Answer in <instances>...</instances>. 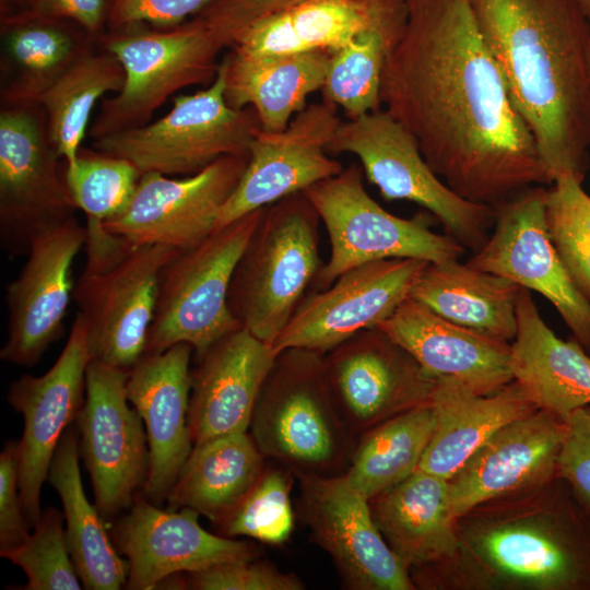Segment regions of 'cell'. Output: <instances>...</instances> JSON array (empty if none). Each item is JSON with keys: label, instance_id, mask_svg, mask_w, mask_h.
I'll use <instances>...</instances> for the list:
<instances>
[{"label": "cell", "instance_id": "9c48e42d", "mask_svg": "<svg viewBox=\"0 0 590 590\" xmlns=\"http://www.w3.org/2000/svg\"><path fill=\"white\" fill-rule=\"evenodd\" d=\"M223 60L214 81L194 94L174 98L158 120L94 139L93 149L132 162L142 173L197 174L222 156L248 155L261 129L251 107L225 101Z\"/></svg>", "mask_w": 590, "mask_h": 590}, {"label": "cell", "instance_id": "cb8c5ba5", "mask_svg": "<svg viewBox=\"0 0 590 590\" xmlns=\"http://www.w3.org/2000/svg\"><path fill=\"white\" fill-rule=\"evenodd\" d=\"M193 349L181 342L144 354L129 370L126 389L145 426L150 471L142 495L153 504L167 498L193 448L188 422Z\"/></svg>", "mask_w": 590, "mask_h": 590}, {"label": "cell", "instance_id": "836d02e7", "mask_svg": "<svg viewBox=\"0 0 590 590\" xmlns=\"http://www.w3.org/2000/svg\"><path fill=\"white\" fill-rule=\"evenodd\" d=\"M264 458L248 432L193 445L167 495V508H191L220 523L257 483Z\"/></svg>", "mask_w": 590, "mask_h": 590}, {"label": "cell", "instance_id": "ba28073f", "mask_svg": "<svg viewBox=\"0 0 590 590\" xmlns=\"http://www.w3.org/2000/svg\"><path fill=\"white\" fill-rule=\"evenodd\" d=\"M329 154L357 156L364 175L389 201L406 200L429 211L451 236L473 253L494 225V208L470 202L432 169L413 134L386 109L341 121Z\"/></svg>", "mask_w": 590, "mask_h": 590}, {"label": "cell", "instance_id": "8fae6325", "mask_svg": "<svg viewBox=\"0 0 590 590\" xmlns=\"http://www.w3.org/2000/svg\"><path fill=\"white\" fill-rule=\"evenodd\" d=\"M40 104L1 107L0 237L11 255H27L40 232L78 209Z\"/></svg>", "mask_w": 590, "mask_h": 590}, {"label": "cell", "instance_id": "ffe728a7", "mask_svg": "<svg viewBox=\"0 0 590 590\" xmlns=\"http://www.w3.org/2000/svg\"><path fill=\"white\" fill-rule=\"evenodd\" d=\"M341 121L338 107L321 101L307 105L281 131L260 130L249 148L245 172L220 211L214 232L341 173L343 166L328 153Z\"/></svg>", "mask_w": 590, "mask_h": 590}, {"label": "cell", "instance_id": "1f68e13d", "mask_svg": "<svg viewBox=\"0 0 590 590\" xmlns=\"http://www.w3.org/2000/svg\"><path fill=\"white\" fill-rule=\"evenodd\" d=\"M329 50L280 55H246L232 50L223 58L226 103L256 110L261 129L278 132L320 91L331 57Z\"/></svg>", "mask_w": 590, "mask_h": 590}, {"label": "cell", "instance_id": "603a6c76", "mask_svg": "<svg viewBox=\"0 0 590 590\" xmlns=\"http://www.w3.org/2000/svg\"><path fill=\"white\" fill-rule=\"evenodd\" d=\"M563 434L564 420L541 409L500 427L448 480L452 516L554 477Z\"/></svg>", "mask_w": 590, "mask_h": 590}, {"label": "cell", "instance_id": "9a60e30c", "mask_svg": "<svg viewBox=\"0 0 590 590\" xmlns=\"http://www.w3.org/2000/svg\"><path fill=\"white\" fill-rule=\"evenodd\" d=\"M180 252L160 244L138 246L103 270H84L72 296L93 361L130 370L144 355L161 272Z\"/></svg>", "mask_w": 590, "mask_h": 590}, {"label": "cell", "instance_id": "52a82bcc", "mask_svg": "<svg viewBox=\"0 0 590 590\" xmlns=\"http://www.w3.org/2000/svg\"><path fill=\"white\" fill-rule=\"evenodd\" d=\"M133 25L108 32L103 49L125 72L121 90L103 101L90 134L97 139L144 126L175 92L216 78L223 42L197 17L186 24L150 31Z\"/></svg>", "mask_w": 590, "mask_h": 590}, {"label": "cell", "instance_id": "484cf974", "mask_svg": "<svg viewBox=\"0 0 590 590\" xmlns=\"http://www.w3.org/2000/svg\"><path fill=\"white\" fill-rule=\"evenodd\" d=\"M276 357L272 345L240 328L215 342L191 370L188 422L193 445L248 432Z\"/></svg>", "mask_w": 590, "mask_h": 590}, {"label": "cell", "instance_id": "6da1fadb", "mask_svg": "<svg viewBox=\"0 0 590 590\" xmlns=\"http://www.w3.org/2000/svg\"><path fill=\"white\" fill-rule=\"evenodd\" d=\"M403 33L389 52L381 102L416 139L458 196L495 208L533 186H551L479 28L471 0H405Z\"/></svg>", "mask_w": 590, "mask_h": 590}, {"label": "cell", "instance_id": "44dd1931", "mask_svg": "<svg viewBox=\"0 0 590 590\" xmlns=\"http://www.w3.org/2000/svg\"><path fill=\"white\" fill-rule=\"evenodd\" d=\"M86 235V227L72 216L34 237L27 260L5 290L9 319L2 361L34 366L60 338L74 288L72 264Z\"/></svg>", "mask_w": 590, "mask_h": 590}, {"label": "cell", "instance_id": "7c38bea8", "mask_svg": "<svg viewBox=\"0 0 590 590\" xmlns=\"http://www.w3.org/2000/svg\"><path fill=\"white\" fill-rule=\"evenodd\" d=\"M128 375L129 370L91 359L76 418L80 456L104 521L131 507L150 471L143 421L127 397Z\"/></svg>", "mask_w": 590, "mask_h": 590}, {"label": "cell", "instance_id": "c3c4849f", "mask_svg": "<svg viewBox=\"0 0 590 590\" xmlns=\"http://www.w3.org/2000/svg\"><path fill=\"white\" fill-rule=\"evenodd\" d=\"M110 0H33L25 12L75 23L99 39L108 20Z\"/></svg>", "mask_w": 590, "mask_h": 590}, {"label": "cell", "instance_id": "8d00e7d4", "mask_svg": "<svg viewBox=\"0 0 590 590\" xmlns=\"http://www.w3.org/2000/svg\"><path fill=\"white\" fill-rule=\"evenodd\" d=\"M125 72L118 59L101 48L91 49L76 60L43 95L50 140L67 167L75 164L80 144L97 101L106 93H118Z\"/></svg>", "mask_w": 590, "mask_h": 590}, {"label": "cell", "instance_id": "5bb4252c", "mask_svg": "<svg viewBox=\"0 0 590 590\" xmlns=\"http://www.w3.org/2000/svg\"><path fill=\"white\" fill-rule=\"evenodd\" d=\"M546 191V186H533L496 205L486 243L467 263L544 296L590 354V302L573 282L550 238Z\"/></svg>", "mask_w": 590, "mask_h": 590}, {"label": "cell", "instance_id": "681fc988", "mask_svg": "<svg viewBox=\"0 0 590 590\" xmlns=\"http://www.w3.org/2000/svg\"><path fill=\"white\" fill-rule=\"evenodd\" d=\"M33 0H0L1 16L7 17L25 12Z\"/></svg>", "mask_w": 590, "mask_h": 590}, {"label": "cell", "instance_id": "ee69618b", "mask_svg": "<svg viewBox=\"0 0 590 590\" xmlns=\"http://www.w3.org/2000/svg\"><path fill=\"white\" fill-rule=\"evenodd\" d=\"M556 476L590 507V405L576 409L564 420Z\"/></svg>", "mask_w": 590, "mask_h": 590}, {"label": "cell", "instance_id": "60d3db41", "mask_svg": "<svg viewBox=\"0 0 590 590\" xmlns=\"http://www.w3.org/2000/svg\"><path fill=\"white\" fill-rule=\"evenodd\" d=\"M294 476L283 465L266 467L249 493L217 523L221 535L248 536L273 545L286 542L295 527L291 503Z\"/></svg>", "mask_w": 590, "mask_h": 590}, {"label": "cell", "instance_id": "7bdbcfd3", "mask_svg": "<svg viewBox=\"0 0 590 590\" xmlns=\"http://www.w3.org/2000/svg\"><path fill=\"white\" fill-rule=\"evenodd\" d=\"M182 589L302 590L304 582L266 560L256 558L220 564L196 573H181Z\"/></svg>", "mask_w": 590, "mask_h": 590}, {"label": "cell", "instance_id": "bcb514c9", "mask_svg": "<svg viewBox=\"0 0 590 590\" xmlns=\"http://www.w3.org/2000/svg\"><path fill=\"white\" fill-rule=\"evenodd\" d=\"M214 0H110L109 32L150 23L157 27L180 25L189 15L201 12Z\"/></svg>", "mask_w": 590, "mask_h": 590}, {"label": "cell", "instance_id": "7dc6e473", "mask_svg": "<svg viewBox=\"0 0 590 590\" xmlns=\"http://www.w3.org/2000/svg\"><path fill=\"white\" fill-rule=\"evenodd\" d=\"M19 487V441H8L0 453V551L15 547L30 535Z\"/></svg>", "mask_w": 590, "mask_h": 590}, {"label": "cell", "instance_id": "83f0119b", "mask_svg": "<svg viewBox=\"0 0 590 590\" xmlns=\"http://www.w3.org/2000/svg\"><path fill=\"white\" fill-rule=\"evenodd\" d=\"M511 370L538 409L565 420L590 405V354L575 339L563 340L545 323L531 292L520 288Z\"/></svg>", "mask_w": 590, "mask_h": 590}, {"label": "cell", "instance_id": "ab89813d", "mask_svg": "<svg viewBox=\"0 0 590 590\" xmlns=\"http://www.w3.org/2000/svg\"><path fill=\"white\" fill-rule=\"evenodd\" d=\"M545 223L573 282L590 302V196L574 176H558L547 188Z\"/></svg>", "mask_w": 590, "mask_h": 590}, {"label": "cell", "instance_id": "d590c367", "mask_svg": "<svg viewBox=\"0 0 590 590\" xmlns=\"http://www.w3.org/2000/svg\"><path fill=\"white\" fill-rule=\"evenodd\" d=\"M435 427L430 404L398 414L362 434L343 476L368 500L420 465Z\"/></svg>", "mask_w": 590, "mask_h": 590}, {"label": "cell", "instance_id": "277c9868", "mask_svg": "<svg viewBox=\"0 0 590 590\" xmlns=\"http://www.w3.org/2000/svg\"><path fill=\"white\" fill-rule=\"evenodd\" d=\"M322 357L297 347L278 353L249 425L262 455L294 475H342L357 442L335 412Z\"/></svg>", "mask_w": 590, "mask_h": 590}, {"label": "cell", "instance_id": "e0dca14e", "mask_svg": "<svg viewBox=\"0 0 590 590\" xmlns=\"http://www.w3.org/2000/svg\"><path fill=\"white\" fill-rule=\"evenodd\" d=\"M299 512L346 589L415 590L409 570L377 528L369 500L342 475L296 474Z\"/></svg>", "mask_w": 590, "mask_h": 590}, {"label": "cell", "instance_id": "d4e9b609", "mask_svg": "<svg viewBox=\"0 0 590 590\" xmlns=\"http://www.w3.org/2000/svg\"><path fill=\"white\" fill-rule=\"evenodd\" d=\"M378 328L437 379H453L479 394L514 380L510 342L451 322L410 296Z\"/></svg>", "mask_w": 590, "mask_h": 590}, {"label": "cell", "instance_id": "f907efd6", "mask_svg": "<svg viewBox=\"0 0 590 590\" xmlns=\"http://www.w3.org/2000/svg\"><path fill=\"white\" fill-rule=\"evenodd\" d=\"M590 24V0H575Z\"/></svg>", "mask_w": 590, "mask_h": 590}, {"label": "cell", "instance_id": "4fadbf2b", "mask_svg": "<svg viewBox=\"0 0 590 590\" xmlns=\"http://www.w3.org/2000/svg\"><path fill=\"white\" fill-rule=\"evenodd\" d=\"M322 369L335 412L357 439L398 414L429 404L437 382L378 327L323 354Z\"/></svg>", "mask_w": 590, "mask_h": 590}, {"label": "cell", "instance_id": "3957f363", "mask_svg": "<svg viewBox=\"0 0 590 590\" xmlns=\"http://www.w3.org/2000/svg\"><path fill=\"white\" fill-rule=\"evenodd\" d=\"M458 547L410 573L423 590H590V507L560 477L456 520Z\"/></svg>", "mask_w": 590, "mask_h": 590}, {"label": "cell", "instance_id": "4dcf8cb0", "mask_svg": "<svg viewBox=\"0 0 590 590\" xmlns=\"http://www.w3.org/2000/svg\"><path fill=\"white\" fill-rule=\"evenodd\" d=\"M73 22L22 12L1 17V107L39 104L93 38Z\"/></svg>", "mask_w": 590, "mask_h": 590}, {"label": "cell", "instance_id": "30bf717a", "mask_svg": "<svg viewBox=\"0 0 590 590\" xmlns=\"http://www.w3.org/2000/svg\"><path fill=\"white\" fill-rule=\"evenodd\" d=\"M363 178L362 166L353 163L304 191L331 246L330 258L314 282L317 291L364 263L391 258L442 262L464 253L461 244L433 232L423 217L403 219L386 211L366 191Z\"/></svg>", "mask_w": 590, "mask_h": 590}, {"label": "cell", "instance_id": "8992f818", "mask_svg": "<svg viewBox=\"0 0 590 590\" xmlns=\"http://www.w3.org/2000/svg\"><path fill=\"white\" fill-rule=\"evenodd\" d=\"M267 208L213 232L163 268L144 354L162 353L185 342L199 359L220 339L241 328L229 309L228 290Z\"/></svg>", "mask_w": 590, "mask_h": 590}, {"label": "cell", "instance_id": "7402d4cb", "mask_svg": "<svg viewBox=\"0 0 590 590\" xmlns=\"http://www.w3.org/2000/svg\"><path fill=\"white\" fill-rule=\"evenodd\" d=\"M191 508L160 509L138 493L113 531L127 557L129 590H152L168 576L256 558L249 544L204 530Z\"/></svg>", "mask_w": 590, "mask_h": 590}, {"label": "cell", "instance_id": "7a4b0ae2", "mask_svg": "<svg viewBox=\"0 0 590 590\" xmlns=\"http://www.w3.org/2000/svg\"><path fill=\"white\" fill-rule=\"evenodd\" d=\"M483 39L554 181L590 167V24L575 0H471Z\"/></svg>", "mask_w": 590, "mask_h": 590}, {"label": "cell", "instance_id": "74e56055", "mask_svg": "<svg viewBox=\"0 0 590 590\" xmlns=\"http://www.w3.org/2000/svg\"><path fill=\"white\" fill-rule=\"evenodd\" d=\"M401 36L368 32L331 52L321 87L322 101L356 119L381 109L385 63Z\"/></svg>", "mask_w": 590, "mask_h": 590}, {"label": "cell", "instance_id": "e575fe53", "mask_svg": "<svg viewBox=\"0 0 590 590\" xmlns=\"http://www.w3.org/2000/svg\"><path fill=\"white\" fill-rule=\"evenodd\" d=\"M78 436L72 426L62 435L47 479L62 503L67 543L83 588L118 590L127 583L128 563L118 555L97 507L85 495Z\"/></svg>", "mask_w": 590, "mask_h": 590}, {"label": "cell", "instance_id": "816d5d0a", "mask_svg": "<svg viewBox=\"0 0 590 590\" xmlns=\"http://www.w3.org/2000/svg\"><path fill=\"white\" fill-rule=\"evenodd\" d=\"M589 71H590V51H589Z\"/></svg>", "mask_w": 590, "mask_h": 590}, {"label": "cell", "instance_id": "d6a6232c", "mask_svg": "<svg viewBox=\"0 0 590 590\" xmlns=\"http://www.w3.org/2000/svg\"><path fill=\"white\" fill-rule=\"evenodd\" d=\"M520 288L502 275L448 260L429 262L410 297L451 322L511 343Z\"/></svg>", "mask_w": 590, "mask_h": 590}, {"label": "cell", "instance_id": "f546056e", "mask_svg": "<svg viewBox=\"0 0 590 590\" xmlns=\"http://www.w3.org/2000/svg\"><path fill=\"white\" fill-rule=\"evenodd\" d=\"M374 521L409 573L455 554L458 547L447 480L417 469L369 500Z\"/></svg>", "mask_w": 590, "mask_h": 590}, {"label": "cell", "instance_id": "f6af8a7d", "mask_svg": "<svg viewBox=\"0 0 590 590\" xmlns=\"http://www.w3.org/2000/svg\"><path fill=\"white\" fill-rule=\"evenodd\" d=\"M307 0H214L197 16L225 45L236 39L258 21L288 10Z\"/></svg>", "mask_w": 590, "mask_h": 590}, {"label": "cell", "instance_id": "ac0fdd59", "mask_svg": "<svg viewBox=\"0 0 590 590\" xmlns=\"http://www.w3.org/2000/svg\"><path fill=\"white\" fill-rule=\"evenodd\" d=\"M248 160L249 154L222 156L184 178L143 173L128 208L103 225L133 246L160 244L181 251L191 249L214 232L220 211Z\"/></svg>", "mask_w": 590, "mask_h": 590}, {"label": "cell", "instance_id": "d6986e66", "mask_svg": "<svg viewBox=\"0 0 590 590\" xmlns=\"http://www.w3.org/2000/svg\"><path fill=\"white\" fill-rule=\"evenodd\" d=\"M91 359L86 323L78 312L67 343L51 368L39 377L22 375L10 386L8 401L24 420L19 440V487L31 528L42 514V487L56 448L83 406Z\"/></svg>", "mask_w": 590, "mask_h": 590}, {"label": "cell", "instance_id": "2e32d148", "mask_svg": "<svg viewBox=\"0 0 590 590\" xmlns=\"http://www.w3.org/2000/svg\"><path fill=\"white\" fill-rule=\"evenodd\" d=\"M429 262L391 258L354 267L305 296L272 344L326 354L352 335L378 327L410 296Z\"/></svg>", "mask_w": 590, "mask_h": 590}, {"label": "cell", "instance_id": "f35d334b", "mask_svg": "<svg viewBox=\"0 0 590 590\" xmlns=\"http://www.w3.org/2000/svg\"><path fill=\"white\" fill-rule=\"evenodd\" d=\"M142 174L127 158L87 149H80L75 164L66 169L76 208L87 220L102 223L128 208Z\"/></svg>", "mask_w": 590, "mask_h": 590}, {"label": "cell", "instance_id": "4316f807", "mask_svg": "<svg viewBox=\"0 0 590 590\" xmlns=\"http://www.w3.org/2000/svg\"><path fill=\"white\" fill-rule=\"evenodd\" d=\"M405 0H307L262 19L231 47L246 55L334 51L368 32L401 36Z\"/></svg>", "mask_w": 590, "mask_h": 590}, {"label": "cell", "instance_id": "b9f144b4", "mask_svg": "<svg viewBox=\"0 0 590 590\" xmlns=\"http://www.w3.org/2000/svg\"><path fill=\"white\" fill-rule=\"evenodd\" d=\"M64 516L49 507L42 511L34 531L20 545L0 551L3 558L19 566L26 575L23 590H80L82 587L71 558Z\"/></svg>", "mask_w": 590, "mask_h": 590}, {"label": "cell", "instance_id": "5b68a950", "mask_svg": "<svg viewBox=\"0 0 590 590\" xmlns=\"http://www.w3.org/2000/svg\"><path fill=\"white\" fill-rule=\"evenodd\" d=\"M320 217L303 192L267 208L234 270L228 306L257 339L272 345L321 267Z\"/></svg>", "mask_w": 590, "mask_h": 590}, {"label": "cell", "instance_id": "f1b7e54d", "mask_svg": "<svg viewBox=\"0 0 590 590\" xmlns=\"http://www.w3.org/2000/svg\"><path fill=\"white\" fill-rule=\"evenodd\" d=\"M429 404L435 427L418 469L447 481L496 430L538 410L516 380L494 393L479 394L440 378Z\"/></svg>", "mask_w": 590, "mask_h": 590}]
</instances>
